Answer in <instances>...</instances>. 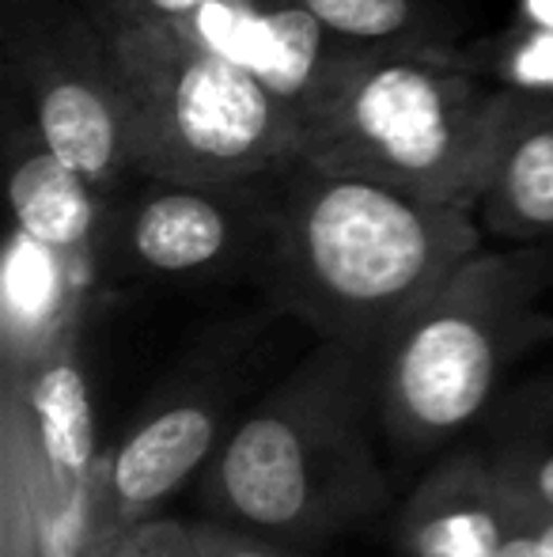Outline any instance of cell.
Segmentation results:
<instances>
[{
	"label": "cell",
	"instance_id": "11",
	"mask_svg": "<svg viewBox=\"0 0 553 557\" xmlns=\"http://www.w3.org/2000/svg\"><path fill=\"white\" fill-rule=\"evenodd\" d=\"M8 198H12L15 227L23 235L73 262L91 265L99 247H106V235H111L103 206L106 194L53 160L35 137L15 156Z\"/></svg>",
	"mask_w": 553,
	"mask_h": 557
},
{
	"label": "cell",
	"instance_id": "15",
	"mask_svg": "<svg viewBox=\"0 0 553 557\" xmlns=\"http://www.w3.org/2000/svg\"><path fill=\"white\" fill-rule=\"evenodd\" d=\"M193 531H198V557H307V546L213 520V516L193 520Z\"/></svg>",
	"mask_w": 553,
	"mask_h": 557
},
{
	"label": "cell",
	"instance_id": "4",
	"mask_svg": "<svg viewBox=\"0 0 553 557\" xmlns=\"http://www.w3.org/2000/svg\"><path fill=\"white\" fill-rule=\"evenodd\" d=\"M550 247H497L470 255L417 304L376 352L379 421L394 447L425 455L463 441L489 418L504 380L553 342Z\"/></svg>",
	"mask_w": 553,
	"mask_h": 557
},
{
	"label": "cell",
	"instance_id": "14",
	"mask_svg": "<svg viewBox=\"0 0 553 557\" xmlns=\"http://www.w3.org/2000/svg\"><path fill=\"white\" fill-rule=\"evenodd\" d=\"M96 557H198V531L193 523L160 512L111 531Z\"/></svg>",
	"mask_w": 553,
	"mask_h": 557
},
{
	"label": "cell",
	"instance_id": "3",
	"mask_svg": "<svg viewBox=\"0 0 553 557\" xmlns=\"http://www.w3.org/2000/svg\"><path fill=\"white\" fill-rule=\"evenodd\" d=\"M504 107L508 84L458 65L443 46H349L300 107L296 163L478 213Z\"/></svg>",
	"mask_w": 553,
	"mask_h": 557
},
{
	"label": "cell",
	"instance_id": "8",
	"mask_svg": "<svg viewBox=\"0 0 553 557\" xmlns=\"http://www.w3.org/2000/svg\"><path fill=\"white\" fill-rule=\"evenodd\" d=\"M531 520V500L481 444L448 451L402 500L399 557H493Z\"/></svg>",
	"mask_w": 553,
	"mask_h": 557
},
{
	"label": "cell",
	"instance_id": "7",
	"mask_svg": "<svg viewBox=\"0 0 553 557\" xmlns=\"http://www.w3.org/2000/svg\"><path fill=\"white\" fill-rule=\"evenodd\" d=\"M269 201L254 183L193 186L144 178V190L111 221L106 250L122 270L155 281L216 277L251 255H266Z\"/></svg>",
	"mask_w": 553,
	"mask_h": 557
},
{
	"label": "cell",
	"instance_id": "13",
	"mask_svg": "<svg viewBox=\"0 0 553 557\" xmlns=\"http://www.w3.org/2000/svg\"><path fill=\"white\" fill-rule=\"evenodd\" d=\"M307 12L330 38L364 50L387 46H440L432 0H285Z\"/></svg>",
	"mask_w": 553,
	"mask_h": 557
},
{
	"label": "cell",
	"instance_id": "12",
	"mask_svg": "<svg viewBox=\"0 0 553 557\" xmlns=\"http://www.w3.org/2000/svg\"><path fill=\"white\" fill-rule=\"evenodd\" d=\"M481 447L542 512H553V380L504 391L481 421Z\"/></svg>",
	"mask_w": 553,
	"mask_h": 557
},
{
	"label": "cell",
	"instance_id": "9",
	"mask_svg": "<svg viewBox=\"0 0 553 557\" xmlns=\"http://www.w3.org/2000/svg\"><path fill=\"white\" fill-rule=\"evenodd\" d=\"M35 140L96 190L122 186L134 163V122L118 76L106 61L53 53L30 81Z\"/></svg>",
	"mask_w": 553,
	"mask_h": 557
},
{
	"label": "cell",
	"instance_id": "17",
	"mask_svg": "<svg viewBox=\"0 0 553 557\" xmlns=\"http://www.w3.org/2000/svg\"><path fill=\"white\" fill-rule=\"evenodd\" d=\"M531 535L542 557H553V512H542V508L531 505Z\"/></svg>",
	"mask_w": 553,
	"mask_h": 557
},
{
	"label": "cell",
	"instance_id": "18",
	"mask_svg": "<svg viewBox=\"0 0 553 557\" xmlns=\"http://www.w3.org/2000/svg\"><path fill=\"white\" fill-rule=\"evenodd\" d=\"M493 557H542V550H539V543H535V535H531V520H527V528L519 531L516 539H512L508 546H501Z\"/></svg>",
	"mask_w": 553,
	"mask_h": 557
},
{
	"label": "cell",
	"instance_id": "1",
	"mask_svg": "<svg viewBox=\"0 0 553 557\" xmlns=\"http://www.w3.org/2000/svg\"><path fill=\"white\" fill-rule=\"evenodd\" d=\"M269 198L266 277L315 337L379 352L394 326L481 250L478 213L372 178L292 163Z\"/></svg>",
	"mask_w": 553,
	"mask_h": 557
},
{
	"label": "cell",
	"instance_id": "6",
	"mask_svg": "<svg viewBox=\"0 0 553 557\" xmlns=\"http://www.w3.org/2000/svg\"><path fill=\"white\" fill-rule=\"evenodd\" d=\"M262 349V326L243 319L209 331L163 375L99 462L106 528L118 531L160 516L186 485H198L259 398L254 383L266 372Z\"/></svg>",
	"mask_w": 553,
	"mask_h": 557
},
{
	"label": "cell",
	"instance_id": "5",
	"mask_svg": "<svg viewBox=\"0 0 553 557\" xmlns=\"http://www.w3.org/2000/svg\"><path fill=\"white\" fill-rule=\"evenodd\" d=\"M106 58L129 103L137 175L243 186L296 163L300 114L236 53L186 27H114Z\"/></svg>",
	"mask_w": 553,
	"mask_h": 557
},
{
	"label": "cell",
	"instance_id": "2",
	"mask_svg": "<svg viewBox=\"0 0 553 557\" xmlns=\"http://www.w3.org/2000/svg\"><path fill=\"white\" fill-rule=\"evenodd\" d=\"M376 425V352L318 337L239 418L198 478V500L213 520L311 550L391 497Z\"/></svg>",
	"mask_w": 553,
	"mask_h": 557
},
{
	"label": "cell",
	"instance_id": "10",
	"mask_svg": "<svg viewBox=\"0 0 553 557\" xmlns=\"http://www.w3.org/2000/svg\"><path fill=\"white\" fill-rule=\"evenodd\" d=\"M478 224L508 247H546L553 239V88L508 84Z\"/></svg>",
	"mask_w": 553,
	"mask_h": 557
},
{
	"label": "cell",
	"instance_id": "16",
	"mask_svg": "<svg viewBox=\"0 0 553 557\" xmlns=\"http://www.w3.org/2000/svg\"><path fill=\"white\" fill-rule=\"evenodd\" d=\"M231 4V0H99L103 15L114 27H175V23L198 20L209 8Z\"/></svg>",
	"mask_w": 553,
	"mask_h": 557
}]
</instances>
